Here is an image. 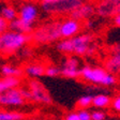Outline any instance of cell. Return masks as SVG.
I'll use <instances>...</instances> for the list:
<instances>
[{
	"mask_svg": "<svg viewBox=\"0 0 120 120\" xmlns=\"http://www.w3.org/2000/svg\"><path fill=\"white\" fill-rule=\"evenodd\" d=\"M56 49L64 55H74L78 57L90 56L97 50L92 35L88 33L77 34L70 39H60L56 43Z\"/></svg>",
	"mask_w": 120,
	"mask_h": 120,
	"instance_id": "6da1fadb",
	"label": "cell"
},
{
	"mask_svg": "<svg viewBox=\"0 0 120 120\" xmlns=\"http://www.w3.org/2000/svg\"><path fill=\"white\" fill-rule=\"evenodd\" d=\"M31 41L30 34H25L8 29L0 34V55L10 57L26 46Z\"/></svg>",
	"mask_w": 120,
	"mask_h": 120,
	"instance_id": "7a4b0ae2",
	"label": "cell"
},
{
	"mask_svg": "<svg viewBox=\"0 0 120 120\" xmlns=\"http://www.w3.org/2000/svg\"><path fill=\"white\" fill-rule=\"evenodd\" d=\"M80 78L92 85H101L104 87H112L116 85L117 78L115 74L109 73L101 67L84 65L80 69Z\"/></svg>",
	"mask_w": 120,
	"mask_h": 120,
	"instance_id": "3957f363",
	"label": "cell"
},
{
	"mask_svg": "<svg viewBox=\"0 0 120 120\" xmlns=\"http://www.w3.org/2000/svg\"><path fill=\"white\" fill-rule=\"evenodd\" d=\"M59 27L60 20H52V22H45V24L41 25L40 27L35 28L32 32L30 33L31 41L40 45L58 42L61 39Z\"/></svg>",
	"mask_w": 120,
	"mask_h": 120,
	"instance_id": "277c9868",
	"label": "cell"
},
{
	"mask_svg": "<svg viewBox=\"0 0 120 120\" xmlns=\"http://www.w3.org/2000/svg\"><path fill=\"white\" fill-rule=\"evenodd\" d=\"M28 91H29V101H33L39 104L49 105L52 103V99L50 97L48 90L45 88L41 82L37 80L35 78H32L28 82Z\"/></svg>",
	"mask_w": 120,
	"mask_h": 120,
	"instance_id": "5b68a950",
	"label": "cell"
},
{
	"mask_svg": "<svg viewBox=\"0 0 120 120\" xmlns=\"http://www.w3.org/2000/svg\"><path fill=\"white\" fill-rule=\"evenodd\" d=\"M84 0H58L52 4H42V8L45 12L49 14L69 15Z\"/></svg>",
	"mask_w": 120,
	"mask_h": 120,
	"instance_id": "8992f818",
	"label": "cell"
},
{
	"mask_svg": "<svg viewBox=\"0 0 120 120\" xmlns=\"http://www.w3.org/2000/svg\"><path fill=\"white\" fill-rule=\"evenodd\" d=\"M94 8L99 17L112 18L120 13V0H99Z\"/></svg>",
	"mask_w": 120,
	"mask_h": 120,
	"instance_id": "52a82bcc",
	"label": "cell"
},
{
	"mask_svg": "<svg viewBox=\"0 0 120 120\" xmlns=\"http://www.w3.org/2000/svg\"><path fill=\"white\" fill-rule=\"evenodd\" d=\"M80 62L77 56L70 55L65 58L60 67L61 75L65 78H78L80 77Z\"/></svg>",
	"mask_w": 120,
	"mask_h": 120,
	"instance_id": "ba28073f",
	"label": "cell"
},
{
	"mask_svg": "<svg viewBox=\"0 0 120 120\" xmlns=\"http://www.w3.org/2000/svg\"><path fill=\"white\" fill-rule=\"evenodd\" d=\"M26 103V99L22 93L20 88H13L0 93V105L2 106H22Z\"/></svg>",
	"mask_w": 120,
	"mask_h": 120,
	"instance_id": "9c48e42d",
	"label": "cell"
},
{
	"mask_svg": "<svg viewBox=\"0 0 120 120\" xmlns=\"http://www.w3.org/2000/svg\"><path fill=\"white\" fill-rule=\"evenodd\" d=\"M60 35L61 39H70L77 35L82 30V22L73 18H65L60 20Z\"/></svg>",
	"mask_w": 120,
	"mask_h": 120,
	"instance_id": "30bf717a",
	"label": "cell"
},
{
	"mask_svg": "<svg viewBox=\"0 0 120 120\" xmlns=\"http://www.w3.org/2000/svg\"><path fill=\"white\" fill-rule=\"evenodd\" d=\"M104 69L112 74H120V44L112 46L109 56L104 62Z\"/></svg>",
	"mask_w": 120,
	"mask_h": 120,
	"instance_id": "8fae6325",
	"label": "cell"
},
{
	"mask_svg": "<svg viewBox=\"0 0 120 120\" xmlns=\"http://www.w3.org/2000/svg\"><path fill=\"white\" fill-rule=\"evenodd\" d=\"M95 14L94 4L91 2H82L77 9H75L73 12L69 14V17L76 20H86L90 19Z\"/></svg>",
	"mask_w": 120,
	"mask_h": 120,
	"instance_id": "7c38bea8",
	"label": "cell"
},
{
	"mask_svg": "<svg viewBox=\"0 0 120 120\" xmlns=\"http://www.w3.org/2000/svg\"><path fill=\"white\" fill-rule=\"evenodd\" d=\"M38 15H39V11H38V8L33 4H24L19 10V17L22 22H25L28 25L33 26L34 22L37 20Z\"/></svg>",
	"mask_w": 120,
	"mask_h": 120,
	"instance_id": "4fadbf2b",
	"label": "cell"
},
{
	"mask_svg": "<svg viewBox=\"0 0 120 120\" xmlns=\"http://www.w3.org/2000/svg\"><path fill=\"white\" fill-rule=\"evenodd\" d=\"M9 29L20 33H25V34H30L33 31V26L28 25L25 22H22L20 18L17 17L9 22Z\"/></svg>",
	"mask_w": 120,
	"mask_h": 120,
	"instance_id": "5bb4252c",
	"label": "cell"
},
{
	"mask_svg": "<svg viewBox=\"0 0 120 120\" xmlns=\"http://www.w3.org/2000/svg\"><path fill=\"white\" fill-rule=\"evenodd\" d=\"M20 85V77L15 76H4L0 78V93L8 91L13 88H17Z\"/></svg>",
	"mask_w": 120,
	"mask_h": 120,
	"instance_id": "9a60e30c",
	"label": "cell"
},
{
	"mask_svg": "<svg viewBox=\"0 0 120 120\" xmlns=\"http://www.w3.org/2000/svg\"><path fill=\"white\" fill-rule=\"evenodd\" d=\"M22 70H24V73L27 76H29L31 78H37L44 75L45 67L40 64V63H30V64L26 65Z\"/></svg>",
	"mask_w": 120,
	"mask_h": 120,
	"instance_id": "2e32d148",
	"label": "cell"
},
{
	"mask_svg": "<svg viewBox=\"0 0 120 120\" xmlns=\"http://www.w3.org/2000/svg\"><path fill=\"white\" fill-rule=\"evenodd\" d=\"M110 103H112V98L108 94L98 93V94L93 95L92 106L95 108H106L110 106Z\"/></svg>",
	"mask_w": 120,
	"mask_h": 120,
	"instance_id": "e0dca14e",
	"label": "cell"
},
{
	"mask_svg": "<svg viewBox=\"0 0 120 120\" xmlns=\"http://www.w3.org/2000/svg\"><path fill=\"white\" fill-rule=\"evenodd\" d=\"M1 74L3 76H15L20 77L24 74V70L18 67H15L12 64H4L1 67Z\"/></svg>",
	"mask_w": 120,
	"mask_h": 120,
	"instance_id": "ac0fdd59",
	"label": "cell"
},
{
	"mask_svg": "<svg viewBox=\"0 0 120 120\" xmlns=\"http://www.w3.org/2000/svg\"><path fill=\"white\" fill-rule=\"evenodd\" d=\"M17 12H16V10H15L13 7H11V5H4V7H2V9H1V11H0V16L3 18V19H5L8 22H12V20H14L15 18H17Z\"/></svg>",
	"mask_w": 120,
	"mask_h": 120,
	"instance_id": "d6986e66",
	"label": "cell"
},
{
	"mask_svg": "<svg viewBox=\"0 0 120 120\" xmlns=\"http://www.w3.org/2000/svg\"><path fill=\"white\" fill-rule=\"evenodd\" d=\"M25 115L19 112H1L0 120H24Z\"/></svg>",
	"mask_w": 120,
	"mask_h": 120,
	"instance_id": "ffe728a7",
	"label": "cell"
},
{
	"mask_svg": "<svg viewBox=\"0 0 120 120\" xmlns=\"http://www.w3.org/2000/svg\"><path fill=\"white\" fill-rule=\"evenodd\" d=\"M92 99H93V95H90V94H86L80 97L77 100V103H76L77 107L88 109L90 106H92Z\"/></svg>",
	"mask_w": 120,
	"mask_h": 120,
	"instance_id": "44dd1931",
	"label": "cell"
},
{
	"mask_svg": "<svg viewBox=\"0 0 120 120\" xmlns=\"http://www.w3.org/2000/svg\"><path fill=\"white\" fill-rule=\"evenodd\" d=\"M44 75L48 76V77H57V76L61 75L60 67L55 65V64H50V65H48V67H45Z\"/></svg>",
	"mask_w": 120,
	"mask_h": 120,
	"instance_id": "7402d4cb",
	"label": "cell"
},
{
	"mask_svg": "<svg viewBox=\"0 0 120 120\" xmlns=\"http://www.w3.org/2000/svg\"><path fill=\"white\" fill-rule=\"evenodd\" d=\"M76 112H77L79 120H91V112L86 108H79Z\"/></svg>",
	"mask_w": 120,
	"mask_h": 120,
	"instance_id": "603a6c76",
	"label": "cell"
},
{
	"mask_svg": "<svg viewBox=\"0 0 120 120\" xmlns=\"http://www.w3.org/2000/svg\"><path fill=\"white\" fill-rule=\"evenodd\" d=\"M106 114L103 110H94L91 112V120H105Z\"/></svg>",
	"mask_w": 120,
	"mask_h": 120,
	"instance_id": "cb8c5ba5",
	"label": "cell"
},
{
	"mask_svg": "<svg viewBox=\"0 0 120 120\" xmlns=\"http://www.w3.org/2000/svg\"><path fill=\"white\" fill-rule=\"evenodd\" d=\"M110 106L115 112H120V95H117L116 98H114L110 103Z\"/></svg>",
	"mask_w": 120,
	"mask_h": 120,
	"instance_id": "d4e9b609",
	"label": "cell"
},
{
	"mask_svg": "<svg viewBox=\"0 0 120 120\" xmlns=\"http://www.w3.org/2000/svg\"><path fill=\"white\" fill-rule=\"evenodd\" d=\"M8 29H9V22L0 16V34L3 33L5 30H8Z\"/></svg>",
	"mask_w": 120,
	"mask_h": 120,
	"instance_id": "484cf974",
	"label": "cell"
},
{
	"mask_svg": "<svg viewBox=\"0 0 120 120\" xmlns=\"http://www.w3.org/2000/svg\"><path fill=\"white\" fill-rule=\"evenodd\" d=\"M18 52L22 55V58H28L30 55H31V49H29L28 47H25V46H24L22 49L18 50Z\"/></svg>",
	"mask_w": 120,
	"mask_h": 120,
	"instance_id": "4316f807",
	"label": "cell"
},
{
	"mask_svg": "<svg viewBox=\"0 0 120 120\" xmlns=\"http://www.w3.org/2000/svg\"><path fill=\"white\" fill-rule=\"evenodd\" d=\"M64 120H79V118H78L77 112H69V114L65 116Z\"/></svg>",
	"mask_w": 120,
	"mask_h": 120,
	"instance_id": "83f0119b",
	"label": "cell"
},
{
	"mask_svg": "<svg viewBox=\"0 0 120 120\" xmlns=\"http://www.w3.org/2000/svg\"><path fill=\"white\" fill-rule=\"evenodd\" d=\"M112 22H114V25H115L116 27L120 28V13H118L117 15H115V16L112 17Z\"/></svg>",
	"mask_w": 120,
	"mask_h": 120,
	"instance_id": "f1b7e54d",
	"label": "cell"
},
{
	"mask_svg": "<svg viewBox=\"0 0 120 120\" xmlns=\"http://www.w3.org/2000/svg\"><path fill=\"white\" fill-rule=\"evenodd\" d=\"M41 1H42V4H52L57 2L58 0H41Z\"/></svg>",
	"mask_w": 120,
	"mask_h": 120,
	"instance_id": "f546056e",
	"label": "cell"
},
{
	"mask_svg": "<svg viewBox=\"0 0 120 120\" xmlns=\"http://www.w3.org/2000/svg\"><path fill=\"white\" fill-rule=\"evenodd\" d=\"M29 120H37V119H29Z\"/></svg>",
	"mask_w": 120,
	"mask_h": 120,
	"instance_id": "4dcf8cb0",
	"label": "cell"
}]
</instances>
